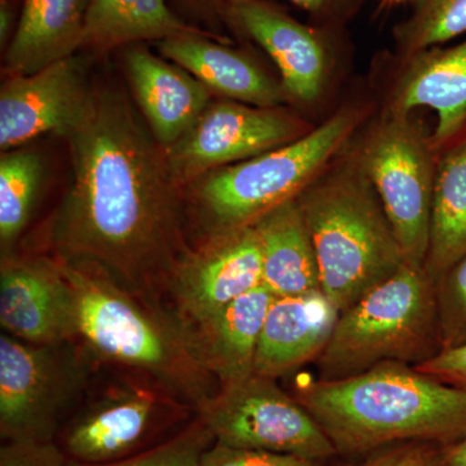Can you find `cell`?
Here are the masks:
<instances>
[{
	"instance_id": "obj_1",
	"label": "cell",
	"mask_w": 466,
	"mask_h": 466,
	"mask_svg": "<svg viewBox=\"0 0 466 466\" xmlns=\"http://www.w3.org/2000/svg\"><path fill=\"white\" fill-rule=\"evenodd\" d=\"M73 179L52 217L56 259L158 305L191 251L167 153L122 92L94 87L66 137Z\"/></svg>"
},
{
	"instance_id": "obj_2",
	"label": "cell",
	"mask_w": 466,
	"mask_h": 466,
	"mask_svg": "<svg viewBox=\"0 0 466 466\" xmlns=\"http://www.w3.org/2000/svg\"><path fill=\"white\" fill-rule=\"evenodd\" d=\"M337 453L395 443L446 444L466 434V392L400 361L360 375L318 380L297 391Z\"/></svg>"
},
{
	"instance_id": "obj_3",
	"label": "cell",
	"mask_w": 466,
	"mask_h": 466,
	"mask_svg": "<svg viewBox=\"0 0 466 466\" xmlns=\"http://www.w3.org/2000/svg\"><path fill=\"white\" fill-rule=\"evenodd\" d=\"M56 259V258H55ZM75 302L76 339L94 360L124 370L198 410L218 390L191 327L155 303L57 260Z\"/></svg>"
},
{
	"instance_id": "obj_4",
	"label": "cell",
	"mask_w": 466,
	"mask_h": 466,
	"mask_svg": "<svg viewBox=\"0 0 466 466\" xmlns=\"http://www.w3.org/2000/svg\"><path fill=\"white\" fill-rule=\"evenodd\" d=\"M321 291L339 312L407 265L372 184L359 165L315 179L297 198Z\"/></svg>"
},
{
	"instance_id": "obj_5",
	"label": "cell",
	"mask_w": 466,
	"mask_h": 466,
	"mask_svg": "<svg viewBox=\"0 0 466 466\" xmlns=\"http://www.w3.org/2000/svg\"><path fill=\"white\" fill-rule=\"evenodd\" d=\"M441 350L434 281L407 263L339 314L317 359L318 380L360 375L386 361L417 367Z\"/></svg>"
},
{
	"instance_id": "obj_6",
	"label": "cell",
	"mask_w": 466,
	"mask_h": 466,
	"mask_svg": "<svg viewBox=\"0 0 466 466\" xmlns=\"http://www.w3.org/2000/svg\"><path fill=\"white\" fill-rule=\"evenodd\" d=\"M359 119L357 110L337 112L294 142L193 183V204L208 235L254 225L272 208L299 198L351 137Z\"/></svg>"
},
{
	"instance_id": "obj_7",
	"label": "cell",
	"mask_w": 466,
	"mask_h": 466,
	"mask_svg": "<svg viewBox=\"0 0 466 466\" xmlns=\"http://www.w3.org/2000/svg\"><path fill=\"white\" fill-rule=\"evenodd\" d=\"M94 360L76 339L38 345L0 334V433L47 443L90 381Z\"/></svg>"
},
{
	"instance_id": "obj_8",
	"label": "cell",
	"mask_w": 466,
	"mask_h": 466,
	"mask_svg": "<svg viewBox=\"0 0 466 466\" xmlns=\"http://www.w3.org/2000/svg\"><path fill=\"white\" fill-rule=\"evenodd\" d=\"M359 167L379 196L408 265L424 267L437 164L407 115L389 113L367 137Z\"/></svg>"
},
{
	"instance_id": "obj_9",
	"label": "cell",
	"mask_w": 466,
	"mask_h": 466,
	"mask_svg": "<svg viewBox=\"0 0 466 466\" xmlns=\"http://www.w3.org/2000/svg\"><path fill=\"white\" fill-rule=\"evenodd\" d=\"M214 441L225 446L267 451L297 458L329 459L332 441L297 398L276 380L253 375L222 386L198 410Z\"/></svg>"
},
{
	"instance_id": "obj_10",
	"label": "cell",
	"mask_w": 466,
	"mask_h": 466,
	"mask_svg": "<svg viewBox=\"0 0 466 466\" xmlns=\"http://www.w3.org/2000/svg\"><path fill=\"white\" fill-rule=\"evenodd\" d=\"M302 125L276 108L233 100L210 103L195 125L165 149L180 188L211 171L247 161L302 137Z\"/></svg>"
},
{
	"instance_id": "obj_11",
	"label": "cell",
	"mask_w": 466,
	"mask_h": 466,
	"mask_svg": "<svg viewBox=\"0 0 466 466\" xmlns=\"http://www.w3.org/2000/svg\"><path fill=\"white\" fill-rule=\"evenodd\" d=\"M186 404L149 383L113 388L73 417L63 433V452L70 461L103 465L142 452L147 441Z\"/></svg>"
},
{
	"instance_id": "obj_12",
	"label": "cell",
	"mask_w": 466,
	"mask_h": 466,
	"mask_svg": "<svg viewBox=\"0 0 466 466\" xmlns=\"http://www.w3.org/2000/svg\"><path fill=\"white\" fill-rule=\"evenodd\" d=\"M94 87L75 54L32 75H14L0 88V148H21L43 135L66 137L84 119Z\"/></svg>"
},
{
	"instance_id": "obj_13",
	"label": "cell",
	"mask_w": 466,
	"mask_h": 466,
	"mask_svg": "<svg viewBox=\"0 0 466 466\" xmlns=\"http://www.w3.org/2000/svg\"><path fill=\"white\" fill-rule=\"evenodd\" d=\"M262 285V248L254 225L208 235L191 249L168 285L177 314L201 323Z\"/></svg>"
},
{
	"instance_id": "obj_14",
	"label": "cell",
	"mask_w": 466,
	"mask_h": 466,
	"mask_svg": "<svg viewBox=\"0 0 466 466\" xmlns=\"http://www.w3.org/2000/svg\"><path fill=\"white\" fill-rule=\"evenodd\" d=\"M0 324L38 345L76 339L75 302L57 259L2 257Z\"/></svg>"
},
{
	"instance_id": "obj_15",
	"label": "cell",
	"mask_w": 466,
	"mask_h": 466,
	"mask_svg": "<svg viewBox=\"0 0 466 466\" xmlns=\"http://www.w3.org/2000/svg\"><path fill=\"white\" fill-rule=\"evenodd\" d=\"M222 11L271 56L288 97L312 103L320 96L328 56L314 30L263 0H226Z\"/></svg>"
},
{
	"instance_id": "obj_16",
	"label": "cell",
	"mask_w": 466,
	"mask_h": 466,
	"mask_svg": "<svg viewBox=\"0 0 466 466\" xmlns=\"http://www.w3.org/2000/svg\"><path fill=\"white\" fill-rule=\"evenodd\" d=\"M125 67L144 121L164 149L188 133L211 103V92L191 73L142 43L125 52Z\"/></svg>"
},
{
	"instance_id": "obj_17",
	"label": "cell",
	"mask_w": 466,
	"mask_h": 466,
	"mask_svg": "<svg viewBox=\"0 0 466 466\" xmlns=\"http://www.w3.org/2000/svg\"><path fill=\"white\" fill-rule=\"evenodd\" d=\"M339 314L321 290L274 297L260 333L254 373L276 380L309 361H317Z\"/></svg>"
},
{
	"instance_id": "obj_18",
	"label": "cell",
	"mask_w": 466,
	"mask_h": 466,
	"mask_svg": "<svg viewBox=\"0 0 466 466\" xmlns=\"http://www.w3.org/2000/svg\"><path fill=\"white\" fill-rule=\"evenodd\" d=\"M157 47L162 56L227 99L260 108H278L287 100L283 85L247 55L210 41L207 33L177 34L157 42Z\"/></svg>"
},
{
	"instance_id": "obj_19",
	"label": "cell",
	"mask_w": 466,
	"mask_h": 466,
	"mask_svg": "<svg viewBox=\"0 0 466 466\" xmlns=\"http://www.w3.org/2000/svg\"><path fill=\"white\" fill-rule=\"evenodd\" d=\"M416 108L437 113L431 146L455 137L466 125V41L449 50H426L410 57L392 91L390 112Z\"/></svg>"
},
{
	"instance_id": "obj_20",
	"label": "cell",
	"mask_w": 466,
	"mask_h": 466,
	"mask_svg": "<svg viewBox=\"0 0 466 466\" xmlns=\"http://www.w3.org/2000/svg\"><path fill=\"white\" fill-rule=\"evenodd\" d=\"M274 297L260 285L201 323L189 325L196 351L219 388L253 375L260 333Z\"/></svg>"
},
{
	"instance_id": "obj_21",
	"label": "cell",
	"mask_w": 466,
	"mask_h": 466,
	"mask_svg": "<svg viewBox=\"0 0 466 466\" xmlns=\"http://www.w3.org/2000/svg\"><path fill=\"white\" fill-rule=\"evenodd\" d=\"M91 0H24L16 32L5 50L14 75H32L81 50Z\"/></svg>"
},
{
	"instance_id": "obj_22",
	"label": "cell",
	"mask_w": 466,
	"mask_h": 466,
	"mask_svg": "<svg viewBox=\"0 0 466 466\" xmlns=\"http://www.w3.org/2000/svg\"><path fill=\"white\" fill-rule=\"evenodd\" d=\"M262 248V285L275 297L321 290L317 254L297 198L254 223Z\"/></svg>"
},
{
	"instance_id": "obj_23",
	"label": "cell",
	"mask_w": 466,
	"mask_h": 466,
	"mask_svg": "<svg viewBox=\"0 0 466 466\" xmlns=\"http://www.w3.org/2000/svg\"><path fill=\"white\" fill-rule=\"evenodd\" d=\"M182 33H204L188 25L167 0H91L81 50L109 51Z\"/></svg>"
},
{
	"instance_id": "obj_24",
	"label": "cell",
	"mask_w": 466,
	"mask_h": 466,
	"mask_svg": "<svg viewBox=\"0 0 466 466\" xmlns=\"http://www.w3.org/2000/svg\"><path fill=\"white\" fill-rule=\"evenodd\" d=\"M466 256V142L437 164L431 238L424 268L437 281Z\"/></svg>"
},
{
	"instance_id": "obj_25",
	"label": "cell",
	"mask_w": 466,
	"mask_h": 466,
	"mask_svg": "<svg viewBox=\"0 0 466 466\" xmlns=\"http://www.w3.org/2000/svg\"><path fill=\"white\" fill-rule=\"evenodd\" d=\"M43 177V162L36 152L14 149L0 157V247L9 256L32 218Z\"/></svg>"
},
{
	"instance_id": "obj_26",
	"label": "cell",
	"mask_w": 466,
	"mask_h": 466,
	"mask_svg": "<svg viewBox=\"0 0 466 466\" xmlns=\"http://www.w3.org/2000/svg\"><path fill=\"white\" fill-rule=\"evenodd\" d=\"M466 33V0H420L416 11L397 30L408 57Z\"/></svg>"
},
{
	"instance_id": "obj_27",
	"label": "cell",
	"mask_w": 466,
	"mask_h": 466,
	"mask_svg": "<svg viewBox=\"0 0 466 466\" xmlns=\"http://www.w3.org/2000/svg\"><path fill=\"white\" fill-rule=\"evenodd\" d=\"M214 443L213 434L200 417L179 434L121 461L103 465H85L69 461V466H201V460Z\"/></svg>"
},
{
	"instance_id": "obj_28",
	"label": "cell",
	"mask_w": 466,
	"mask_h": 466,
	"mask_svg": "<svg viewBox=\"0 0 466 466\" xmlns=\"http://www.w3.org/2000/svg\"><path fill=\"white\" fill-rule=\"evenodd\" d=\"M434 284L441 350L466 345V256Z\"/></svg>"
},
{
	"instance_id": "obj_29",
	"label": "cell",
	"mask_w": 466,
	"mask_h": 466,
	"mask_svg": "<svg viewBox=\"0 0 466 466\" xmlns=\"http://www.w3.org/2000/svg\"><path fill=\"white\" fill-rule=\"evenodd\" d=\"M318 462L283 453L238 449L214 441L202 456L201 466H319Z\"/></svg>"
},
{
	"instance_id": "obj_30",
	"label": "cell",
	"mask_w": 466,
	"mask_h": 466,
	"mask_svg": "<svg viewBox=\"0 0 466 466\" xmlns=\"http://www.w3.org/2000/svg\"><path fill=\"white\" fill-rule=\"evenodd\" d=\"M69 461L52 441H7L0 450V466H69Z\"/></svg>"
},
{
	"instance_id": "obj_31",
	"label": "cell",
	"mask_w": 466,
	"mask_h": 466,
	"mask_svg": "<svg viewBox=\"0 0 466 466\" xmlns=\"http://www.w3.org/2000/svg\"><path fill=\"white\" fill-rule=\"evenodd\" d=\"M441 447L431 441H408L354 466H438Z\"/></svg>"
},
{
	"instance_id": "obj_32",
	"label": "cell",
	"mask_w": 466,
	"mask_h": 466,
	"mask_svg": "<svg viewBox=\"0 0 466 466\" xmlns=\"http://www.w3.org/2000/svg\"><path fill=\"white\" fill-rule=\"evenodd\" d=\"M415 368L466 392V345L441 350L435 357Z\"/></svg>"
},
{
	"instance_id": "obj_33",
	"label": "cell",
	"mask_w": 466,
	"mask_h": 466,
	"mask_svg": "<svg viewBox=\"0 0 466 466\" xmlns=\"http://www.w3.org/2000/svg\"><path fill=\"white\" fill-rule=\"evenodd\" d=\"M16 15H15L14 5L9 0H2L0 2V45L3 50H7L9 43L14 38L16 32L17 23Z\"/></svg>"
},
{
	"instance_id": "obj_34",
	"label": "cell",
	"mask_w": 466,
	"mask_h": 466,
	"mask_svg": "<svg viewBox=\"0 0 466 466\" xmlns=\"http://www.w3.org/2000/svg\"><path fill=\"white\" fill-rule=\"evenodd\" d=\"M466 466V434L460 440L441 447L440 465Z\"/></svg>"
},
{
	"instance_id": "obj_35",
	"label": "cell",
	"mask_w": 466,
	"mask_h": 466,
	"mask_svg": "<svg viewBox=\"0 0 466 466\" xmlns=\"http://www.w3.org/2000/svg\"><path fill=\"white\" fill-rule=\"evenodd\" d=\"M293 5H299V8L305 11L312 12V14H320V12L328 11L339 5L342 0H288Z\"/></svg>"
},
{
	"instance_id": "obj_36",
	"label": "cell",
	"mask_w": 466,
	"mask_h": 466,
	"mask_svg": "<svg viewBox=\"0 0 466 466\" xmlns=\"http://www.w3.org/2000/svg\"><path fill=\"white\" fill-rule=\"evenodd\" d=\"M189 2L201 9L208 8L210 11H218V9H223L226 0H189Z\"/></svg>"
},
{
	"instance_id": "obj_37",
	"label": "cell",
	"mask_w": 466,
	"mask_h": 466,
	"mask_svg": "<svg viewBox=\"0 0 466 466\" xmlns=\"http://www.w3.org/2000/svg\"><path fill=\"white\" fill-rule=\"evenodd\" d=\"M391 2H403V0H391Z\"/></svg>"
}]
</instances>
